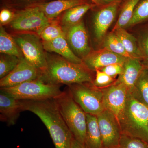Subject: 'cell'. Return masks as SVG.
<instances>
[{"label": "cell", "mask_w": 148, "mask_h": 148, "mask_svg": "<svg viewBox=\"0 0 148 148\" xmlns=\"http://www.w3.org/2000/svg\"><path fill=\"white\" fill-rule=\"evenodd\" d=\"M23 111L36 115L50 134L56 148H71L73 137L56 106L54 99L20 100Z\"/></svg>", "instance_id": "obj_1"}, {"label": "cell", "mask_w": 148, "mask_h": 148, "mask_svg": "<svg viewBox=\"0 0 148 148\" xmlns=\"http://www.w3.org/2000/svg\"><path fill=\"white\" fill-rule=\"evenodd\" d=\"M47 67L41 71L40 79L51 84H66L69 86L75 84L93 83L92 71L84 64H74L62 56H48Z\"/></svg>", "instance_id": "obj_2"}, {"label": "cell", "mask_w": 148, "mask_h": 148, "mask_svg": "<svg viewBox=\"0 0 148 148\" xmlns=\"http://www.w3.org/2000/svg\"><path fill=\"white\" fill-rule=\"evenodd\" d=\"M118 119L122 134L148 143V107L129 92L124 109Z\"/></svg>", "instance_id": "obj_3"}, {"label": "cell", "mask_w": 148, "mask_h": 148, "mask_svg": "<svg viewBox=\"0 0 148 148\" xmlns=\"http://www.w3.org/2000/svg\"><path fill=\"white\" fill-rule=\"evenodd\" d=\"M53 99L73 137L84 146L86 134V113L74 101L68 90L63 91Z\"/></svg>", "instance_id": "obj_4"}, {"label": "cell", "mask_w": 148, "mask_h": 148, "mask_svg": "<svg viewBox=\"0 0 148 148\" xmlns=\"http://www.w3.org/2000/svg\"><path fill=\"white\" fill-rule=\"evenodd\" d=\"M61 86L47 83L39 78L13 87L1 88V90L17 100L37 101L59 96L63 92Z\"/></svg>", "instance_id": "obj_5"}, {"label": "cell", "mask_w": 148, "mask_h": 148, "mask_svg": "<svg viewBox=\"0 0 148 148\" xmlns=\"http://www.w3.org/2000/svg\"><path fill=\"white\" fill-rule=\"evenodd\" d=\"M72 97L86 114L97 116L105 110L101 88L91 83L75 84L69 86Z\"/></svg>", "instance_id": "obj_6"}, {"label": "cell", "mask_w": 148, "mask_h": 148, "mask_svg": "<svg viewBox=\"0 0 148 148\" xmlns=\"http://www.w3.org/2000/svg\"><path fill=\"white\" fill-rule=\"evenodd\" d=\"M12 37L29 64L41 71L45 70L46 54L40 36L34 33H22Z\"/></svg>", "instance_id": "obj_7"}, {"label": "cell", "mask_w": 148, "mask_h": 148, "mask_svg": "<svg viewBox=\"0 0 148 148\" xmlns=\"http://www.w3.org/2000/svg\"><path fill=\"white\" fill-rule=\"evenodd\" d=\"M50 24V20L37 5L18 12L10 23L14 31L34 33L39 36L42 30Z\"/></svg>", "instance_id": "obj_8"}, {"label": "cell", "mask_w": 148, "mask_h": 148, "mask_svg": "<svg viewBox=\"0 0 148 148\" xmlns=\"http://www.w3.org/2000/svg\"><path fill=\"white\" fill-rule=\"evenodd\" d=\"M96 116L101 132L102 148H119L122 133L116 117L106 110Z\"/></svg>", "instance_id": "obj_9"}, {"label": "cell", "mask_w": 148, "mask_h": 148, "mask_svg": "<svg viewBox=\"0 0 148 148\" xmlns=\"http://www.w3.org/2000/svg\"><path fill=\"white\" fill-rule=\"evenodd\" d=\"M122 1L98 6L92 18V28L95 40L102 44L107 32L116 17Z\"/></svg>", "instance_id": "obj_10"}, {"label": "cell", "mask_w": 148, "mask_h": 148, "mask_svg": "<svg viewBox=\"0 0 148 148\" xmlns=\"http://www.w3.org/2000/svg\"><path fill=\"white\" fill-rule=\"evenodd\" d=\"M63 29L71 49L83 61L92 51L83 21L82 20L77 24Z\"/></svg>", "instance_id": "obj_11"}, {"label": "cell", "mask_w": 148, "mask_h": 148, "mask_svg": "<svg viewBox=\"0 0 148 148\" xmlns=\"http://www.w3.org/2000/svg\"><path fill=\"white\" fill-rule=\"evenodd\" d=\"M41 71L21 58L16 68L7 76L0 79L1 88L16 86L27 82L40 78Z\"/></svg>", "instance_id": "obj_12"}, {"label": "cell", "mask_w": 148, "mask_h": 148, "mask_svg": "<svg viewBox=\"0 0 148 148\" xmlns=\"http://www.w3.org/2000/svg\"><path fill=\"white\" fill-rule=\"evenodd\" d=\"M101 89L105 110L114 114L118 119L125 106L128 94L127 88L121 84L114 83L110 86Z\"/></svg>", "instance_id": "obj_13"}, {"label": "cell", "mask_w": 148, "mask_h": 148, "mask_svg": "<svg viewBox=\"0 0 148 148\" xmlns=\"http://www.w3.org/2000/svg\"><path fill=\"white\" fill-rule=\"evenodd\" d=\"M128 58L112 52L105 48L98 50L92 51L83 60V64L88 69L95 71L111 64H124Z\"/></svg>", "instance_id": "obj_14"}, {"label": "cell", "mask_w": 148, "mask_h": 148, "mask_svg": "<svg viewBox=\"0 0 148 148\" xmlns=\"http://www.w3.org/2000/svg\"><path fill=\"white\" fill-rule=\"evenodd\" d=\"M20 100H17L2 90L0 91V119L8 125H13L23 112Z\"/></svg>", "instance_id": "obj_15"}, {"label": "cell", "mask_w": 148, "mask_h": 148, "mask_svg": "<svg viewBox=\"0 0 148 148\" xmlns=\"http://www.w3.org/2000/svg\"><path fill=\"white\" fill-rule=\"evenodd\" d=\"M124 70L114 83L121 84L130 92L142 71L145 68L141 61L137 58H128L123 64Z\"/></svg>", "instance_id": "obj_16"}, {"label": "cell", "mask_w": 148, "mask_h": 148, "mask_svg": "<svg viewBox=\"0 0 148 148\" xmlns=\"http://www.w3.org/2000/svg\"><path fill=\"white\" fill-rule=\"evenodd\" d=\"M88 3L86 0H53L37 5L51 21L69 9Z\"/></svg>", "instance_id": "obj_17"}, {"label": "cell", "mask_w": 148, "mask_h": 148, "mask_svg": "<svg viewBox=\"0 0 148 148\" xmlns=\"http://www.w3.org/2000/svg\"><path fill=\"white\" fill-rule=\"evenodd\" d=\"M42 42L46 51L58 53L74 64H84L82 59L77 56L71 50L65 36L59 37L50 41H42Z\"/></svg>", "instance_id": "obj_18"}, {"label": "cell", "mask_w": 148, "mask_h": 148, "mask_svg": "<svg viewBox=\"0 0 148 148\" xmlns=\"http://www.w3.org/2000/svg\"><path fill=\"white\" fill-rule=\"evenodd\" d=\"M86 134L84 146L85 148H103L97 116L88 114H86Z\"/></svg>", "instance_id": "obj_19"}, {"label": "cell", "mask_w": 148, "mask_h": 148, "mask_svg": "<svg viewBox=\"0 0 148 148\" xmlns=\"http://www.w3.org/2000/svg\"><path fill=\"white\" fill-rule=\"evenodd\" d=\"M98 6L92 3H88L76 6L65 12L61 20L63 29L73 26L82 20L88 11Z\"/></svg>", "instance_id": "obj_20"}, {"label": "cell", "mask_w": 148, "mask_h": 148, "mask_svg": "<svg viewBox=\"0 0 148 148\" xmlns=\"http://www.w3.org/2000/svg\"><path fill=\"white\" fill-rule=\"evenodd\" d=\"M118 37L131 58L142 61V56L134 35L129 33L126 29L119 28L112 31Z\"/></svg>", "instance_id": "obj_21"}, {"label": "cell", "mask_w": 148, "mask_h": 148, "mask_svg": "<svg viewBox=\"0 0 148 148\" xmlns=\"http://www.w3.org/2000/svg\"><path fill=\"white\" fill-rule=\"evenodd\" d=\"M130 94L148 107V69L144 68L132 88Z\"/></svg>", "instance_id": "obj_22"}, {"label": "cell", "mask_w": 148, "mask_h": 148, "mask_svg": "<svg viewBox=\"0 0 148 148\" xmlns=\"http://www.w3.org/2000/svg\"><path fill=\"white\" fill-rule=\"evenodd\" d=\"M0 52L15 56L20 59L24 57L13 37L9 34L3 26L0 27Z\"/></svg>", "instance_id": "obj_23"}, {"label": "cell", "mask_w": 148, "mask_h": 148, "mask_svg": "<svg viewBox=\"0 0 148 148\" xmlns=\"http://www.w3.org/2000/svg\"><path fill=\"white\" fill-rule=\"evenodd\" d=\"M134 36L137 39L144 67L148 69V21L137 25Z\"/></svg>", "instance_id": "obj_24"}, {"label": "cell", "mask_w": 148, "mask_h": 148, "mask_svg": "<svg viewBox=\"0 0 148 148\" xmlns=\"http://www.w3.org/2000/svg\"><path fill=\"white\" fill-rule=\"evenodd\" d=\"M140 0H125L121 6L116 24L112 31L119 28H125L132 18L136 6Z\"/></svg>", "instance_id": "obj_25"}, {"label": "cell", "mask_w": 148, "mask_h": 148, "mask_svg": "<svg viewBox=\"0 0 148 148\" xmlns=\"http://www.w3.org/2000/svg\"><path fill=\"white\" fill-rule=\"evenodd\" d=\"M102 48H105L112 52L127 58H132L127 53L118 37L112 31L107 34L102 43Z\"/></svg>", "instance_id": "obj_26"}, {"label": "cell", "mask_w": 148, "mask_h": 148, "mask_svg": "<svg viewBox=\"0 0 148 148\" xmlns=\"http://www.w3.org/2000/svg\"><path fill=\"white\" fill-rule=\"evenodd\" d=\"M148 21V0H140L135 8L131 20L125 29L132 28Z\"/></svg>", "instance_id": "obj_27"}, {"label": "cell", "mask_w": 148, "mask_h": 148, "mask_svg": "<svg viewBox=\"0 0 148 148\" xmlns=\"http://www.w3.org/2000/svg\"><path fill=\"white\" fill-rule=\"evenodd\" d=\"M20 60L15 56L2 53L0 56V79L10 73L19 64Z\"/></svg>", "instance_id": "obj_28"}, {"label": "cell", "mask_w": 148, "mask_h": 148, "mask_svg": "<svg viewBox=\"0 0 148 148\" xmlns=\"http://www.w3.org/2000/svg\"><path fill=\"white\" fill-rule=\"evenodd\" d=\"M40 36L42 41L48 42L60 37H65V34L61 26L52 23L42 30Z\"/></svg>", "instance_id": "obj_29"}, {"label": "cell", "mask_w": 148, "mask_h": 148, "mask_svg": "<svg viewBox=\"0 0 148 148\" xmlns=\"http://www.w3.org/2000/svg\"><path fill=\"white\" fill-rule=\"evenodd\" d=\"M119 148H148V143L140 138L122 134Z\"/></svg>", "instance_id": "obj_30"}, {"label": "cell", "mask_w": 148, "mask_h": 148, "mask_svg": "<svg viewBox=\"0 0 148 148\" xmlns=\"http://www.w3.org/2000/svg\"><path fill=\"white\" fill-rule=\"evenodd\" d=\"M95 76L92 84L100 88L110 86L113 84L116 79L112 77L99 69L95 70Z\"/></svg>", "instance_id": "obj_31"}, {"label": "cell", "mask_w": 148, "mask_h": 148, "mask_svg": "<svg viewBox=\"0 0 148 148\" xmlns=\"http://www.w3.org/2000/svg\"><path fill=\"white\" fill-rule=\"evenodd\" d=\"M112 77L115 78L117 76H119L123 72L124 67L123 64H114L99 69Z\"/></svg>", "instance_id": "obj_32"}, {"label": "cell", "mask_w": 148, "mask_h": 148, "mask_svg": "<svg viewBox=\"0 0 148 148\" xmlns=\"http://www.w3.org/2000/svg\"><path fill=\"white\" fill-rule=\"evenodd\" d=\"M15 14L13 12L8 9L2 10L0 12V23L1 26L10 23L14 18Z\"/></svg>", "instance_id": "obj_33"}, {"label": "cell", "mask_w": 148, "mask_h": 148, "mask_svg": "<svg viewBox=\"0 0 148 148\" xmlns=\"http://www.w3.org/2000/svg\"><path fill=\"white\" fill-rule=\"evenodd\" d=\"M11 4L25 8L45 3L47 0H10Z\"/></svg>", "instance_id": "obj_34"}, {"label": "cell", "mask_w": 148, "mask_h": 148, "mask_svg": "<svg viewBox=\"0 0 148 148\" xmlns=\"http://www.w3.org/2000/svg\"><path fill=\"white\" fill-rule=\"evenodd\" d=\"M71 148H85L84 146L78 142L77 140L73 138L72 140Z\"/></svg>", "instance_id": "obj_35"}, {"label": "cell", "mask_w": 148, "mask_h": 148, "mask_svg": "<svg viewBox=\"0 0 148 148\" xmlns=\"http://www.w3.org/2000/svg\"><path fill=\"white\" fill-rule=\"evenodd\" d=\"M103 5H107L116 2L122 1V0H100Z\"/></svg>", "instance_id": "obj_36"}, {"label": "cell", "mask_w": 148, "mask_h": 148, "mask_svg": "<svg viewBox=\"0 0 148 148\" xmlns=\"http://www.w3.org/2000/svg\"><path fill=\"white\" fill-rule=\"evenodd\" d=\"M86 1H88L91 2V3L95 4L98 6H103L102 3L100 1V0H86Z\"/></svg>", "instance_id": "obj_37"}]
</instances>
